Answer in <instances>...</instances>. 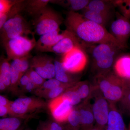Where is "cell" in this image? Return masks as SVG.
I'll list each match as a JSON object with an SVG mask.
<instances>
[{
    "label": "cell",
    "mask_w": 130,
    "mask_h": 130,
    "mask_svg": "<svg viewBox=\"0 0 130 130\" xmlns=\"http://www.w3.org/2000/svg\"><path fill=\"white\" fill-rule=\"evenodd\" d=\"M68 30L80 41L91 44L110 43L122 49L105 27L85 18L81 13L68 12L64 21Z\"/></svg>",
    "instance_id": "6da1fadb"
},
{
    "label": "cell",
    "mask_w": 130,
    "mask_h": 130,
    "mask_svg": "<svg viewBox=\"0 0 130 130\" xmlns=\"http://www.w3.org/2000/svg\"><path fill=\"white\" fill-rule=\"evenodd\" d=\"M120 50L118 46L110 43H100L93 47V63L99 70L98 75L106 74L114 64L118 52Z\"/></svg>",
    "instance_id": "7a4b0ae2"
},
{
    "label": "cell",
    "mask_w": 130,
    "mask_h": 130,
    "mask_svg": "<svg viewBox=\"0 0 130 130\" xmlns=\"http://www.w3.org/2000/svg\"><path fill=\"white\" fill-rule=\"evenodd\" d=\"M47 108V103L39 97L21 96L12 101L9 107L10 116L27 119L33 113Z\"/></svg>",
    "instance_id": "3957f363"
},
{
    "label": "cell",
    "mask_w": 130,
    "mask_h": 130,
    "mask_svg": "<svg viewBox=\"0 0 130 130\" xmlns=\"http://www.w3.org/2000/svg\"><path fill=\"white\" fill-rule=\"evenodd\" d=\"M62 20L58 13L47 6L34 18L35 33L42 36L59 29Z\"/></svg>",
    "instance_id": "277c9868"
},
{
    "label": "cell",
    "mask_w": 130,
    "mask_h": 130,
    "mask_svg": "<svg viewBox=\"0 0 130 130\" xmlns=\"http://www.w3.org/2000/svg\"><path fill=\"white\" fill-rule=\"evenodd\" d=\"M99 87L106 100L115 102L120 100L124 94L125 88L123 79L113 74L98 75Z\"/></svg>",
    "instance_id": "5b68a950"
},
{
    "label": "cell",
    "mask_w": 130,
    "mask_h": 130,
    "mask_svg": "<svg viewBox=\"0 0 130 130\" xmlns=\"http://www.w3.org/2000/svg\"><path fill=\"white\" fill-rule=\"evenodd\" d=\"M28 36L29 35L19 36L3 44L6 52L8 60H13L26 56L35 48L36 41L35 36L31 38Z\"/></svg>",
    "instance_id": "8992f818"
},
{
    "label": "cell",
    "mask_w": 130,
    "mask_h": 130,
    "mask_svg": "<svg viewBox=\"0 0 130 130\" xmlns=\"http://www.w3.org/2000/svg\"><path fill=\"white\" fill-rule=\"evenodd\" d=\"M34 34L28 22L20 14L8 20L1 29V37L3 44L19 36Z\"/></svg>",
    "instance_id": "52a82bcc"
},
{
    "label": "cell",
    "mask_w": 130,
    "mask_h": 130,
    "mask_svg": "<svg viewBox=\"0 0 130 130\" xmlns=\"http://www.w3.org/2000/svg\"><path fill=\"white\" fill-rule=\"evenodd\" d=\"M88 61L87 55L83 46L76 47L63 55L61 61L63 67L71 73L80 72L84 69Z\"/></svg>",
    "instance_id": "ba28073f"
},
{
    "label": "cell",
    "mask_w": 130,
    "mask_h": 130,
    "mask_svg": "<svg viewBox=\"0 0 130 130\" xmlns=\"http://www.w3.org/2000/svg\"><path fill=\"white\" fill-rule=\"evenodd\" d=\"M109 32L122 49L126 48L130 37V20L116 13V19L111 24Z\"/></svg>",
    "instance_id": "9c48e42d"
},
{
    "label": "cell",
    "mask_w": 130,
    "mask_h": 130,
    "mask_svg": "<svg viewBox=\"0 0 130 130\" xmlns=\"http://www.w3.org/2000/svg\"><path fill=\"white\" fill-rule=\"evenodd\" d=\"M30 68L46 80L55 78L54 59L47 55L41 54L32 56L30 60Z\"/></svg>",
    "instance_id": "30bf717a"
},
{
    "label": "cell",
    "mask_w": 130,
    "mask_h": 130,
    "mask_svg": "<svg viewBox=\"0 0 130 130\" xmlns=\"http://www.w3.org/2000/svg\"><path fill=\"white\" fill-rule=\"evenodd\" d=\"M47 108L53 119L62 124L67 121L73 106L68 100L60 96L49 100L47 102Z\"/></svg>",
    "instance_id": "8fae6325"
},
{
    "label": "cell",
    "mask_w": 130,
    "mask_h": 130,
    "mask_svg": "<svg viewBox=\"0 0 130 130\" xmlns=\"http://www.w3.org/2000/svg\"><path fill=\"white\" fill-rule=\"evenodd\" d=\"M60 29L42 35L36 41L35 48L37 51L43 53L48 50L67 36L68 30L66 29L60 32Z\"/></svg>",
    "instance_id": "7c38bea8"
},
{
    "label": "cell",
    "mask_w": 130,
    "mask_h": 130,
    "mask_svg": "<svg viewBox=\"0 0 130 130\" xmlns=\"http://www.w3.org/2000/svg\"><path fill=\"white\" fill-rule=\"evenodd\" d=\"M80 42L72 32L68 30L67 36L51 47L48 52H51L63 56L76 47L83 46Z\"/></svg>",
    "instance_id": "4fadbf2b"
},
{
    "label": "cell",
    "mask_w": 130,
    "mask_h": 130,
    "mask_svg": "<svg viewBox=\"0 0 130 130\" xmlns=\"http://www.w3.org/2000/svg\"><path fill=\"white\" fill-rule=\"evenodd\" d=\"M92 111L98 124L103 126L107 124L109 111L108 103L105 98H100L96 100Z\"/></svg>",
    "instance_id": "5bb4252c"
},
{
    "label": "cell",
    "mask_w": 130,
    "mask_h": 130,
    "mask_svg": "<svg viewBox=\"0 0 130 130\" xmlns=\"http://www.w3.org/2000/svg\"><path fill=\"white\" fill-rule=\"evenodd\" d=\"M115 73L121 79H130V55L120 56L114 64Z\"/></svg>",
    "instance_id": "9a60e30c"
},
{
    "label": "cell",
    "mask_w": 130,
    "mask_h": 130,
    "mask_svg": "<svg viewBox=\"0 0 130 130\" xmlns=\"http://www.w3.org/2000/svg\"><path fill=\"white\" fill-rule=\"evenodd\" d=\"M115 6L113 1H90L85 9L104 14L112 15V10Z\"/></svg>",
    "instance_id": "2e32d148"
},
{
    "label": "cell",
    "mask_w": 130,
    "mask_h": 130,
    "mask_svg": "<svg viewBox=\"0 0 130 130\" xmlns=\"http://www.w3.org/2000/svg\"><path fill=\"white\" fill-rule=\"evenodd\" d=\"M26 1L18 0L17 2L4 13L0 14V29L8 20L20 14L22 11H24Z\"/></svg>",
    "instance_id": "e0dca14e"
},
{
    "label": "cell",
    "mask_w": 130,
    "mask_h": 130,
    "mask_svg": "<svg viewBox=\"0 0 130 130\" xmlns=\"http://www.w3.org/2000/svg\"><path fill=\"white\" fill-rule=\"evenodd\" d=\"M81 14L85 18L105 27L111 19L112 15H108L84 9Z\"/></svg>",
    "instance_id": "ac0fdd59"
},
{
    "label": "cell",
    "mask_w": 130,
    "mask_h": 130,
    "mask_svg": "<svg viewBox=\"0 0 130 130\" xmlns=\"http://www.w3.org/2000/svg\"><path fill=\"white\" fill-rule=\"evenodd\" d=\"M107 130H125V125L122 116L116 110L109 112Z\"/></svg>",
    "instance_id": "d6986e66"
},
{
    "label": "cell",
    "mask_w": 130,
    "mask_h": 130,
    "mask_svg": "<svg viewBox=\"0 0 130 130\" xmlns=\"http://www.w3.org/2000/svg\"><path fill=\"white\" fill-rule=\"evenodd\" d=\"M49 0H28L26 1L24 11L35 18L47 7Z\"/></svg>",
    "instance_id": "ffe728a7"
},
{
    "label": "cell",
    "mask_w": 130,
    "mask_h": 130,
    "mask_svg": "<svg viewBox=\"0 0 130 130\" xmlns=\"http://www.w3.org/2000/svg\"><path fill=\"white\" fill-rule=\"evenodd\" d=\"M90 1L88 0H67V1H51L50 2L61 5L67 8L69 11L76 12L83 10L88 6Z\"/></svg>",
    "instance_id": "44dd1931"
},
{
    "label": "cell",
    "mask_w": 130,
    "mask_h": 130,
    "mask_svg": "<svg viewBox=\"0 0 130 130\" xmlns=\"http://www.w3.org/2000/svg\"><path fill=\"white\" fill-rule=\"evenodd\" d=\"M24 74L21 73L20 69L14 61L11 63V86L9 90L14 94H19V83Z\"/></svg>",
    "instance_id": "7402d4cb"
},
{
    "label": "cell",
    "mask_w": 130,
    "mask_h": 130,
    "mask_svg": "<svg viewBox=\"0 0 130 130\" xmlns=\"http://www.w3.org/2000/svg\"><path fill=\"white\" fill-rule=\"evenodd\" d=\"M76 83H72L65 84L61 85L50 90L39 93L37 95V97L41 98H44L50 100L54 99L61 95L68 89L74 86Z\"/></svg>",
    "instance_id": "603a6c76"
},
{
    "label": "cell",
    "mask_w": 130,
    "mask_h": 130,
    "mask_svg": "<svg viewBox=\"0 0 130 130\" xmlns=\"http://www.w3.org/2000/svg\"><path fill=\"white\" fill-rule=\"evenodd\" d=\"M0 82L3 83L8 90L11 86V64L7 58L1 56L0 60Z\"/></svg>",
    "instance_id": "cb8c5ba5"
},
{
    "label": "cell",
    "mask_w": 130,
    "mask_h": 130,
    "mask_svg": "<svg viewBox=\"0 0 130 130\" xmlns=\"http://www.w3.org/2000/svg\"><path fill=\"white\" fill-rule=\"evenodd\" d=\"M25 119L13 116L2 118L0 119V130H18Z\"/></svg>",
    "instance_id": "d4e9b609"
},
{
    "label": "cell",
    "mask_w": 130,
    "mask_h": 130,
    "mask_svg": "<svg viewBox=\"0 0 130 130\" xmlns=\"http://www.w3.org/2000/svg\"><path fill=\"white\" fill-rule=\"evenodd\" d=\"M54 64L55 72V78L63 83H76L71 76L70 74L71 73L65 70L61 61L56 60H54Z\"/></svg>",
    "instance_id": "484cf974"
},
{
    "label": "cell",
    "mask_w": 130,
    "mask_h": 130,
    "mask_svg": "<svg viewBox=\"0 0 130 130\" xmlns=\"http://www.w3.org/2000/svg\"><path fill=\"white\" fill-rule=\"evenodd\" d=\"M19 88V94L31 92L33 93L37 89L36 86L31 81L29 76L26 73L20 78Z\"/></svg>",
    "instance_id": "4316f807"
},
{
    "label": "cell",
    "mask_w": 130,
    "mask_h": 130,
    "mask_svg": "<svg viewBox=\"0 0 130 130\" xmlns=\"http://www.w3.org/2000/svg\"><path fill=\"white\" fill-rule=\"evenodd\" d=\"M36 130H65V128L62 124L53 119L40 121Z\"/></svg>",
    "instance_id": "83f0119b"
},
{
    "label": "cell",
    "mask_w": 130,
    "mask_h": 130,
    "mask_svg": "<svg viewBox=\"0 0 130 130\" xmlns=\"http://www.w3.org/2000/svg\"><path fill=\"white\" fill-rule=\"evenodd\" d=\"M68 125L70 128L75 130L79 129L81 126L80 113L78 108H73L68 118Z\"/></svg>",
    "instance_id": "f1b7e54d"
},
{
    "label": "cell",
    "mask_w": 130,
    "mask_h": 130,
    "mask_svg": "<svg viewBox=\"0 0 130 130\" xmlns=\"http://www.w3.org/2000/svg\"><path fill=\"white\" fill-rule=\"evenodd\" d=\"M78 108L80 113L81 125L82 126H87L92 124L95 120L92 111L83 107Z\"/></svg>",
    "instance_id": "f546056e"
},
{
    "label": "cell",
    "mask_w": 130,
    "mask_h": 130,
    "mask_svg": "<svg viewBox=\"0 0 130 130\" xmlns=\"http://www.w3.org/2000/svg\"><path fill=\"white\" fill-rule=\"evenodd\" d=\"M63 84L64 83L58 81L55 78L47 79L40 88L36 89L33 93L36 95L39 93L50 90Z\"/></svg>",
    "instance_id": "4dcf8cb0"
},
{
    "label": "cell",
    "mask_w": 130,
    "mask_h": 130,
    "mask_svg": "<svg viewBox=\"0 0 130 130\" xmlns=\"http://www.w3.org/2000/svg\"><path fill=\"white\" fill-rule=\"evenodd\" d=\"M60 96L68 100L73 106L79 104L82 100L76 91L73 90L72 87L68 89Z\"/></svg>",
    "instance_id": "1f68e13d"
},
{
    "label": "cell",
    "mask_w": 130,
    "mask_h": 130,
    "mask_svg": "<svg viewBox=\"0 0 130 130\" xmlns=\"http://www.w3.org/2000/svg\"><path fill=\"white\" fill-rule=\"evenodd\" d=\"M115 6L118 7L121 14L130 20V0L113 1Z\"/></svg>",
    "instance_id": "d6a6232c"
},
{
    "label": "cell",
    "mask_w": 130,
    "mask_h": 130,
    "mask_svg": "<svg viewBox=\"0 0 130 130\" xmlns=\"http://www.w3.org/2000/svg\"><path fill=\"white\" fill-rule=\"evenodd\" d=\"M72 88L76 91L81 100L86 98L89 94V88L86 82L77 83L72 86Z\"/></svg>",
    "instance_id": "836d02e7"
},
{
    "label": "cell",
    "mask_w": 130,
    "mask_h": 130,
    "mask_svg": "<svg viewBox=\"0 0 130 130\" xmlns=\"http://www.w3.org/2000/svg\"><path fill=\"white\" fill-rule=\"evenodd\" d=\"M26 73L28 74L31 81L36 85L37 89L40 88L46 80L42 77L40 74L32 68H29Z\"/></svg>",
    "instance_id": "e575fe53"
},
{
    "label": "cell",
    "mask_w": 130,
    "mask_h": 130,
    "mask_svg": "<svg viewBox=\"0 0 130 130\" xmlns=\"http://www.w3.org/2000/svg\"><path fill=\"white\" fill-rule=\"evenodd\" d=\"M18 0H1L0 1V14L7 11Z\"/></svg>",
    "instance_id": "d590c367"
},
{
    "label": "cell",
    "mask_w": 130,
    "mask_h": 130,
    "mask_svg": "<svg viewBox=\"0 0 130 130\" xmlns=\"http://www.w3.org/2000/svg\"><path fill=\"white\" fill-rule=\"evenodd\" d=\"M125 103L130 112V91L125 88L124 94L123 96Z\"/></svg>",
    "instance_id": "8d00e7d4"
},
{
    "label": "cell",
    "mask_w": 130,
    "mask_h": 130,
    "mask_svg": "<svg viewBox=\"0 0 130 130\" xmlns=\"http://www.w3.org/2000/svg\"><path fill=\"white\" fill-rule=\"evenodd\" d=\"M12 101H10L4 96L0 95V106L10 107Z\"/></svg>",
    "instance_id": "74e56055"
},
{
    "label": "cell",
    "mask_w": 130,
    "mask_h": 130,
    "mask_svg": "<svg viewBox=\"0 0 130 130\" xmlns=\"http://www.w3.org/2000/svg\"><path fill=\"white\" fill-rule=\"evenodd\" d=\"M9 107L0 106V116L2 117H6L9 114Z\"/></svg>",
    "instance_id": "f35d334b"
},
{
    "label": "cell",
    "mask_w": 130,
    "mask_h": 130,
    "mask_svg": "<svg viewBox=\"0 0 130 130\" xmlns=\"http://www.w3.org/2000/svg\"><path fill=\"white\" fill-rule=\"evenodd\" d=\"M123 79L125 88L130 91V79Z\"/></svg>",
    "instance_id": "ab89813d"
},
{
    "label": "cell",
    "mask_w": 130,
    "mask_h": 130,
    "mask_svg": "<svg viewBox=\"0 0 130 130\" xmlns=\"http://www.w3.org/2000/svg\"><path fill=\"white\" fill-rule=\"evenodd\" d=\"M18 130H33L31 128H29V127H27L26 126L25 124H24L22 126H21V128H20Z\"/></svg>",
    "instance_id": "60d3db41"
},
{
    "label": "cell",
    "mask_w": 130,
    "mask_h": 130,
    "mask_svg": "<svg viewBox=\"0 0 130 130\" xmlns=\"http://www.w3.org/2000/svg\"><path fill=\"white\" fill-rule=\"evenodd\" d=\"M91 130H98L97 129H91Z\"/></svg>",
    "instance_id": "b9f144b4"
}]
</instances>
